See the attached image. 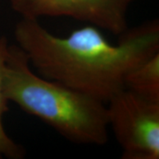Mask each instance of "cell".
<instances>
[{"label":"cell","instance_id":"1","mask_svg":"<svg viewBox=\"0 0 159 159\" xmlns=\"http://www.w3.org/2000/svg\"><path fill=\"white\" fill-rule=\"evenodd\" d=\"M14 37L39 75L107 103L125 89L124 79L131 69L159 51V22L127 29L113 44L91 24L61 37L38 20L21 18Z\"/></svg>","mask_w":159,"mask_h":159},{"label":"cell","instance_id":"2","mask_svg":"<svg viewBox=\"0 0 159 159\" xmlns=\"http://www.w3.org/2000/svg\"><path fill=\"white\" fill-rule=\"evenodd\" d=\"M4 88L9 102L70 142L97 146L108 142L106 103L34 73L17 44L9 45Z\"/></svg>","mask_w":159,"mask_h":159},{"label":"cell","instance_id":"6","mask_svg":"<svg viewBox=\"0 0 159 159\" xmlns=\"http://www.w3.org/2000/svg\"><path fill=\"white\" fill-rule=\"evenodd\" d=\"M9 45L6 36H0V159H22L26 155L25 148L8 135L3 125V116L8 111L9 102L4 88V77Z\"/></svg>","mask_w":159,"mask_h":159},{"label":"cell","instance_id":"5","mask_svg":"<svg viewBox=\"0 0 159 159\" xmlns=\"http://www.w3.org/2000/svg\"><path fill=\"white\" fill-rule=\"evenodd\" d=\"M124 88L148 101L159 102V51L131 69L124 79Z\"/></svg>","mask_w":159,"mask_h":159},{"label":"cell","instance_id":"3","mask_svg":"<svg viewBox=\"0 0 159 159\" xmlns=\"http://www.w3.org/2000/svg\"><path fill=\"white\" fill-rule=\"evenodd\" d=\"M106 108L109 127L122 149V158H159V102L124 89Z\"/></svg>","mask_w":159,"mask_h":159},{"label":"cell","instance_id":"4","mask_svg":"<svg viewBox=\"0 0 159 159\" xmlns=\"http://www.w3.org/2000/svg\"><path fill=\"white\" fill-rule=\"evenodd\" d=\"M134 0H10L24 19L68 17L120 35L127 30V11Z\"/></svg>","mask_w":159,"mask_h":159}]
</instances>
